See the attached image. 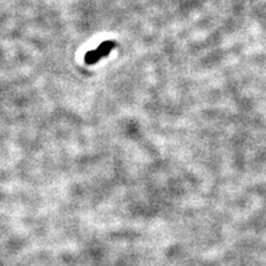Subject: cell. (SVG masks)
<instances>
[{"mask_svg": "<svg viewBox=\"0 0 266 266\" xmlns=\"http://www.w3.org/2000/svg\"><path fill=\"white\" fill-rule=\"evenodd\" d=\"M114 47H115V42L114 41L104 42V43H101L98 48L94 49V51L91 52H88V53L85 54V63L86 64L98 63L101 58H104V57L109 56V54L111 53Z\"/></svg>", "mask_w": 266, "mask_h": 266, "instance_id": "6da1fadb", "label": "cell"}]
</instances>
